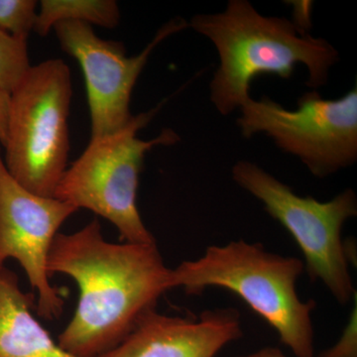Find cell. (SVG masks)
Listing matches in <instances>:
<instances>
[{
	"mask_svg": "<svg viewBox=\"0 0 357 357\" xmlns=\"http://www.w3.org/2000/svg\"><path fill=\"white\" fill-rule=\"evenodd\" d=\"M48 272L69 276L79 287L76 311L58 337L59 345L76 357H100L115 349L171 290V268L156 243H109L98 220L73 234L59 232Z\"/></svg>",
	"mask_w": 357,
	"mask_h": 357,
	"instance_id": "obj_1",
	"label": "cell"
},
{
	"mask_svg": "<svg viewBox=\"0 0 357 357\" xmlns=\"http://www.w3.org/2000/svg\"><path fill=\"white\" fill-rule=\"evenodd\" d=\"M188 23L217 49L220 66L211 81V102L223 116L248 102L258 76L289 79L302 64L309 72L307 86L317 89L340 61L326 40L314 38L287 18L263 16L248 0H229L222 13L198 14Z\"/></svg>",
	"mask_w": 357,
	"mask_h": 357,
	"instance_id": "obj_2",
	"label": "cell"
},
{
	"mask_svg": "<svg viewBox=\"0 0 357 357\" xmlns=\"http://www.w3.org/2000/svg\"><path fill=\"white\" fill-rule=\"evenodd\" d=\"M305 272L297 257L270 252L241 239L211 245L198 259L171 269L170 287L199 295L211 287L236 294L278 333L297 357H314V301L301 300L298 280Z\"/></svg>",
	"mask_w": 357,
	"mask_h": 357,
	"instance_id": "obj_3",
	"label": "cell"
},
{
	"mask_svg": "<svg viewBox=\"0 0 357 357\" xmlns=\"http://www.w3.org/2000/svg\"><path fill=\"white\" fill-rule=\"evenodd\" d=\"M72 77L61 59L30 68L10 93L3 161L28 191L54 197L67 170Z\"/></svg>",
	"mask_w": 357,
	"mask_h": 357,
	"instance_id": "obj_4",
	"label": "cell"
},
{
	"mask_svg": "<svg viewBox=\"0 0 357 357\" xmlns=\"http://www.w3.org/2000/svg\"><path fill=\"white\" fill-rule=\"evenodd\" d=\"M159 109L157 107L134 115L132 121L119 132L91 138L83 154L66 170L54 195L77 210L86 208L109 220L119 230L122 243H156L138 210L140 173L148 151L180 140L172 129H164L151 140L138 137V131Z\"/></svg>",
	"mask_w": 357,
	"mask_h": 357,
	"instance_id": "obj_5",
	"label": "cell"
},
{
	"mask_svg": "<svg viewBox=\"0 0 357 357\" xmlns=\"http://www.w3.org/2000/svg\"><path fill=\"white\" fill-rule=\"evenodd\" d=\"M232 178L241 189L261 202L265 211L284 227L304 255L305 272L321 282L340 305L356 295L349 264L352 255L342 241L344 223L357 215V197L347 189L328 202L296 194L261 167L236 162Z\"/></svg>",
	"mask_w": 357,
	"mask_h": 357,
	"instance_id": "obj_6",
	"label": "cell"
},
{
	"mask_svg": "<svg viewBox=\"0 0 357 357\" xmlns=\"http://www.w3.org/2000/svg\"><path fill=\"white\" fill-rule=\"evenodd\" d=\"M239 110L236 124L244 138L265 134L314 177H328L357 161L356 86L335 100L316 91L305 93L294 110L266 96L249 98Z\"/></svg>",
	"mask_w": 357,
	"mask_h": 357,
	"instance_id": "obj_7",
	"label": "cell"
},
{
	"mask_svg": "<svg viewBox=\"0 0 357 357\" xmlns=\"http://www.w3.org/2000/svg\"><path fill=\"white\" fill-rule=\"evenodd\" d=\"M187 27L189 23L182 18L169 21L139 55L128 57L123 44L100 38L88 23L64 21L54 26L63 50L83 70L91 138L119 132L132 121L131 93L148 59L164 40Z\"/></svg>",
	"mask_w": 357,
	"mask_h": 357,
	"instance_id": "obj_8",
	"label": "cell"
},
{
	"mask_svg": "<svg viewBox=\"0 0 357 357\" xmlns=\"http://www.w3.org/2000/svg\"><path fill=\"white\" fill-rule=\"evenodd\" d=\"M79 211L55 197H42L18 184L4 165L0 148V268L13 259L24 270L37 293V314L57 319L64 299L52 286L49 252L63 223Z\"/></svg>",
	"mask_w": 357,
	"mask_h": 357,
	"instance_id": "obj_9",
	"label": "cell"
},
{
	"mask_svg": "<svg viewBox=\"0 0 357 357\" xmlns=\"http://www.w3.org/2000/svg\"><path fill=\"white\" fill-rule=\"evenodd\" d=\"M243 335L232 307L206 310L198 318L148 312L115 349L100 357H215Z\"/></svg>",
	"mask_w": 357,
	"mask_h": 357,
	"instance_id": "obj_10",
	"label": "cell"
},
{
	"mask_svg": "<svg viewBox=\"0 0 357 357\" xmlns=\"http://www.w3.org/2000/svg\"><path fill=\"white\" fill-rule=\"evenodd\" d=\"M34 300L22 290L15 272L0 268V357H76L35 318Z\"/></svg>",
	"mask_w": 357,
	"mask_h": 357,
	"instance_id": "obj_11",
	"label": "cell"
},
{
	"mask_svg": "<svg viewBox=\"0 0 357 357\" xmlns=\"http://www.w3.org/2000/svg\"><path fill=\"white\" fill-rule=\"evenodd\" d=\"M64 21L114 29L121 21V11L114 0H42L34 31L45 37L54 26Z\"/></svg>",
	"mask_w": 357,
	"mask_h": 357,
	"instance_id": "obj_12",
	"label": "cell"
},
{
	"mask_svg": "<svg viewBox=\"0 0 357 357\" xmlns=\"http://www.w3.org/2000/svg\"><path fill=\"white\" fill-rule=\"evenodd\" d=\"M31 67L27 41L0 29V91L10 96Z\"/></svg>",
	"mask_w": 357,
	"mask_h": 357,
	"instance_id": "obj_13",
	"label": "cell"
},
{
	"mask_svg": "<svg viewBox=\"0 0 357 357\" xmlns=\"http://www.w3.org/2000/svg\"><path fill=\"white\" fill-rule=\"evenodd\" d=\"M35 0H0V29L27 41L37 20Z\"/></svg>",
	"mask_w": 357,
	"mask_h": 357,
	"instance_id": "obj_14",
	"label": "cell"
},
{
	"mask_svg": "<svg viewBox=\"0 0 357 357\" xmlns=\"http://www.w3.org/2000/svg\"><path fill=\"white\" fill-rule=\"evenodd\" d=\"M356 298L349 323L340 340L330 349L321 352L319 357H357Z\"/></svg>",
	"mask_w": 357,
	"mask_h": 357,
	"instance_id": "obj_15",
	"label": "cell"
},
{
	"mask_svg": "<svg viewBox=\"0 0 357 357\" xmlns=\"http://www.w3.org/2000/svg\"><path fill=\"white\" fill-rule=\"evenodd\" d=\"M10 96L0 91V145L6 144Z\"/></svg>",
	"mask_w": 357,
	"mask_h": 357,
	"instance_id": "obj_16",
	"label": "cell"
},
{
	"mask_svg": "<svg viewBox=\"0 0 357 357\" xmlns=\"http://www.w3.org/2000/svg\"><path fill=\"white\" fill-rule=\"evenodd\" d=\"M236 357H288L278 347H265L251 354H243Z\"/></svg>",
	"mask_w": 357,
	"mask_h": 357,
	"instance_id": "obj_17",
	"label": "cell"
}]
</instances>
